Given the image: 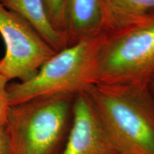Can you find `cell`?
<instances>
[{
    "label": "cell",
    "mask_w": 154,
    "mask_h": 154,
    "mask_svg": "<svg viewBox=\"0 0 154 154\" xmlns=\"http://www.w3.org/2000/svg\"><path fill=\"white\" fill-rule=\"evenodd\" d=\"M84 92L119 154H154V97L150 85L96 83Z\"/></svg>",
    "instance_id": "cell-1"
},
{
    "label": "cell",
    "mask_w": 154,
    "mask_h": 154,
    "mask_svg": "<svg viewBox=\"0 0 154 154\" xmlns=\"http://www.w3.org/2000/svg\"><path fill=\"white\" fill-rule=\"evenodd\" d=\"M104 32L57 51L29 79L7 86L10 106L44 96L76 94L96 83V59Z\"/></svg>",
    "instance_id": "cell-2"
},
{
    "label": "cell",
    "mask_w": 154,
    "mask_h": 154,
    "mask_svg": "<svg viewBox=\"0 0 154 154\" xmlns=\"http://www.w3.org/2000/svg\"><path fill=\"white\" fill-rule=\"evenodd\" d=\"M76 95L44 96L10 106L5 127L11 154H56Z\"/></svg>",
    "instance_id": "cell-3"
},
{
    "label": "cell",
    "mask_w": 154,
    "mask_h": 154,
    "mask_svg": "<svg viewBox=\"0 0 154 154\" xmlns=\"http://www.w3.org/2000/svg\"><path fill=\"white\" fill-rule=\"evenodd\" d=\"M96 83L150 85L154 78V11L104 32L96 59Z\"/></svg>",
    "instance_id": "cell-4"
},
{
    "label": "cell",
    "mask_w": 154,
    "mask_h": 154,
    "mask_svg": "<svg viewBox=\"0 0 154 154\" xmlns=\"http://www.w3.org/2000/svg\"><path fill=\"white\" fill-rule=\"evenodd\" d=\"M0 34L5 44L0 73L8 82L29 79L57 53L26 19L1 4Z\"/></svg>",
    "instance_id": "cell-5"
},
{
    "label": "cell",
    "mask_w": 154,
    "mask_h": 154,
    "mask_svg": "<svg viewBox=\"0 0 154 154\" xmlns=\"http://www.w3.org/2000/svg\"><path fill=\"white\" fill-rule=\"evenodd\" d=\"M61 154H119L85 92L76 94L74 99L71 128Z\"/></svg>",
    "instance_id": "cell-6"
},
{
    "label": "cell",
    "mask_w": 154,
    "mask_h": 154,
    "mask_svg": "<svg viewBox=\"0 0 154 154\" xmlns=\"http://www.w3.org/2000/svg\"><path fill=\"white\" fill-rule=\"evenodd\" d=\"M63 14L68 46L103 32L100 0H64Z\"/></svg>",
    "instance_id": "cell-7"
},
{
    "label": "cell",
    "mask_w": 154,
    "mask_h": 154,
    "mask_svg": "<svg viewBox=\"0 0 154 154\" xmlns=\"http://www.w3.org/2000/svg\"><path fill=\"white\" fill-rule=\"evenodd\" d=\"M0 4L26 19L55 51L68 47L66 35L50 23L43 0H0Z\"/></svg>",
    "instance_id": "cell-8"
},
{
    "label": "cell",
    "mask_w": 154,
    "mask_h": 154,
    "mask_svg": "<svg viewBox=\"0 0 154 154\" xmlns=\"http://www.w3.org/2000/svg\"><path fill=\"white\" fill-rule=\"evenodd\" d=\"M100 6L103 32L134 24L154 11V0H100Z\"/></svg>",
    "instance_id": "cell-9"
},
{
    "label": "cell",
    "mask_w": 154,
    "mask_h": 154,
    "mask_svg": "<svg viewBox=\"0 0 154 154\" xmlns=\"http://www.w3.org/2000/svg\"><path fill=\"white\" fill-rule=\"evenodd\" d=\"M43 1L50 23L56 29L66 35L64 14H63L64 0H43Z\"/></svg>",
    "instance_id": "cell-10"
},
{
    "label": "cell",
    "mask_w": 154,
    "mask_h": 154,
    "mask_svg": "<svg viewBox=\"0 0 154 154\" xmlns=\"http://www.w3.org/2000/svg\"><path fill=\"white\" fill-rule=\"evenodd\" d=\"M7 79L0 73V124L5 125L7 113L10 104H9L8 92H7Z\"/></svg>",
    "instance_id": "cell-11"
},
{
    "label": "cell",
    "mask_w": 154,
    "mask_h": 154,
    "mask_svg": "<svg viewBox=\"0 0 154 154\" xmlns=\"http://www.w3.org/2000/svg\"><path fill=\"white\" fill-rule=\"evenodd\" d=\"M0 154H11L10 143L5 125L0 124Z\"/></svg>",
    "instance_id": "cell-12"
},
{
    "label": "cell",
    "mask_w": 154,
    "mask_h": 154,
    "mask_svg": "<svg viewBox=\"0 0 154 154\" xmlns=\"http://www.w3.org/2000/svg\"><path fill=\"white\" fill-rule=\"evenodd\" d=\"M150 89H151V93H152V94H153V96L154 97V80L152 81L151 84H150Z\"/></svg>",
    "instance_id": "cell-13"
},
{
    "label": "cell",
    "mask_w": 154,
    "mask_h": 154,
    "mask_svg": "<svg viewBox=\"0 0 154 154\" xmlns=\"http://www.w3.org/2000/svg\"><path fill=\"white\" fill-rule=\"evenodd\" d=\"M153 80H154V78H153Z\"/></svg>",
    "instance_id": "cell-14"
}]
</instances>
